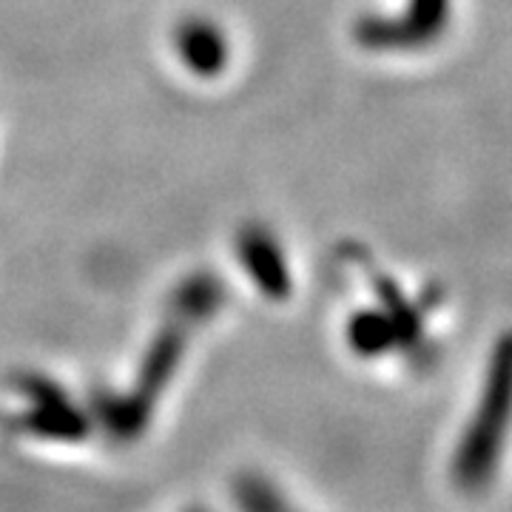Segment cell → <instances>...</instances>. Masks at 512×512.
Returning <instances> with one entry per match:
<instances>
[{
	"mask_svg": "<svg viewBox=\"0 0 512 512\" xmlns=\"http://www.w3.org/2000/svg\"><path fill=\"white\" fill-rule=\"evenodd\" d=\"M174 46L185 66L202 77L220 74L228 63V40L205 18H188L180 23L174 32Z\"/></svg>",
	"mask_w": 512,
	"mask_h": 512,
	"instance_id": "obj_1",
	"label": "cell"
},
{
	"mask_svg": "<svg viewBox=\"0 0 512 512\" xmlns=\"http://www.w3.org/2000/svg\"><path fill=\"white\" fill-rule=\"evenodd\" d=\"M239 254L245 268L256 276L259 288L271 296H285L288 293V271H285V262L282 254L276 248V242L271 234L259 225H251L242 231L239 237Z\"/></svg>",
	"mask_w": 512,
	"mask_h": 512,
	"instance_id": "obj_2",
	"label": "cell"
}]
</instances>
